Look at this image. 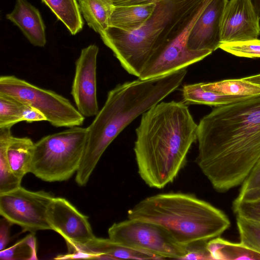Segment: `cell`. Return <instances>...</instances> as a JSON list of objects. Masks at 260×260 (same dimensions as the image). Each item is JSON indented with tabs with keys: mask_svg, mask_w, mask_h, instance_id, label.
Masks as SVG:
<instances>
[{
	"mask_svg": "<svg viewBox=\"0 0 260 260\" xmlns=\"http://www.w3.org/2000/svg\"><path fill=\"white\" fill-rule=\"evenodd\" d=\"M196 162L213 188L241 185L260 160V94L215 107L200 121Z\"/></svg>",
	"mask_w": 260,
	"mask_h": 260,
	"instance_id": "cell-1",
	"label": "cell"
},
{
	"mask_svg": "<svg viewBox=\"0 0 260 260\" xmlns=\"http://www.w3.org/2000/svg\"><path fill=\"white\" fill-rule=\"evenodd\" d=\"M197 124L183 102H159L142 114L136 130L134 153L138 172L149 187L173 182L197 140Z\"/></svg>",
	"mask_w": 260,
	"mask_h": 260,
	"instance_id": "cell-2",
	"label": "cell"
},
{
	"mask_svg": "<svg viewBox=\"0 0 260 260\" xmlns=\"http://www.w3.org/2000/svg\"><path fill=\"white\" fill-rule=\"evenodd\" d=\"M186 68L152 79L118 84L87 127L83 156L75 181L85 185L101 156L118 135L135 119L160 102L181 85Z\"/></svg>",
	"mask_w": 260,
	"mask_h": 260,
	"instance_id": "cell-3",
	"label": "cell"
},
{
	"mask_svg": "<svg viewBox=\"0 0 260 260\" xmlns=\"http://www.w3.org/2000/svg\"><path fill=\"white\" fill-rule=\"evenodd\" d=\"M127 217L157 224L178 243L187 247L219 237L231 225L221 210L182 192L147 197L128 210Z\"/></svg>",
	"mask_w": 260,
	"mask_h": 260,
	"instance_id": "cell-4",
	"label": "cell"
},
{
	"mask_svg": "<svg viewBox=\"0 0 260 260\" xmlns=\"http://www.w3.org/2000/svg\"><path fill=\"white\" fill-rule=\"evenodd\" d=\"M212 0H113L115 6L154 2L150 17L139 28L127 32L115 30L119 53L135 64H146L153 54L175 38L197 12Z\"/></svg>",
	"mask_w": 260,
	"mask_h": 260,
	"instance_id": "cell-5",
	"label": "cell"
},
{
	"mask_svg": "<svg viewBox=\"0 0 260 260\" xmlns=\"http://www.w3.org/2000/svg\"><path fill=\"white\" fill-rule=\"evenodd\" d=\"M87 134V127L77 126L41 138L35 143L30 173L48 182L71 178L80 166Z\"/></svg>",
	"mask_w": 260,
	"mask_h": 260,
	"instance_id": "cell-6",
	"label": "cell"
},
{
	"mask_svg": "<svg viewBox=\"0 0 260 260\" xmlns=\"http://www.w3.org/2000/svg\"><path fill=\"white\" fill-rule=\"evenodd\" d=\"M0 93L37 109L55 127L81 126L85 119L68 99L13 75L1 76Z\"/></svg>",
	"mask_w": 260,
	"mask_h": 260,
	"instance_id": "cell-7",
	"label": "cell"
},
{
	"mask_svg": "<svg viewBox=\"0 0 260 260\" xmlns=\"http://www.w3.org/2000/svg\"><path fill=\"white\" fill-rule=\"evenodd\" d=\"M108 233L116 242L161 259H182L188 251V246L178 243L162 228L148 221L128 218L113 223Z\"/></svg>",
	"mask_w": 260,
	"mask_h": 260,
	"instance_id": "cell-8",
	"label": "cell"
},
{
	"mask_svg": "<svg viewBox=\"0 0 260 260\" xmlns=\"http://www.w3.org/2000/svg\"><path fill=\"white\" fill-rule=\"evenodd\" d=\"M53 198L49 192L31 191L21 186L0 194V214L23 232L36 234L40 230H51L47 211Z\"/></svg>",
	"mask_w": 260,
	"mask_h": 260,
	"instance_id": "cell-9",
	"label": "cell"
},
{
	"mask_svg": "<svg viewBox=\"0 0 260 260\" xmlns=\"http://www.w3.org/2000/svg\"><path fill=\"white\" fill-rule=\"evenodd\" d=\"M202 7L187 24L172 40L156 51L150 58L139 79L145 80L162 76L198 62L212 52L210 50L194 51L187 47L190 32L196 21L208 5Z\"/></svg>",
	"mask_w": 260,
	"mask_h": 260,
	"instance_id": "cell-10",
	"label": "cell"
},
{
	"mask_svg": "<svg viewBox=\"0 0 260 260\" xmlns=\"http://www.w3.org/2000/svg\"><path fill=\"white\" fill-rule=\"evenodd\" d=\"M47 218L51 230L66 241L68 253L76 252L95 238L88 217L64 198H53L47 209Z\"/></svg>",
	"mask_w": 260,
	"mask_h": 260,
	"instance_id": "cell-11",
	"label": "cell"
},
{
	"mask_svg": "<svg viewBox=\"0 0 260 260\" xmlns=\"http://www.w3.org/2000/svg\"><path fill=\"white\" fill-rule=\"evenodd\" d=\"M99 47L92 44L83 48L75 62L71 93L78 110L85 117L99 111L96 94V62Z\"/></svg>",
	"mask_w": 260,
	"mask_h": 260,
	"instance_id": "cell-12",
	"label": "cell"
},
{
	"mask_svg": "<svg viewBox=\"0 0 260 260\" xmlns=\"http://www.w3.org/2000/svg\"><path fill=\"white\" fill-rule=\"evenodd\" d=\"M260 18L250 0H230L221 26V43L257 39Z\"/></svg>",
	"mask_w": 260,
	"mask_h": 260,
	"instance_id": "cell-13",
	"label": "cell"
},
{
	"mask_svg": "<svg viewBox=\"0 0 260 260\" xmlns=\"http://www.w3.org/2000/svg\"><path fill=\"white\" fill-rule=\"evenodd\" d=\"M228 0H212L194 24L187 47L194 51L219 48L222 15Z\"/></svg>",
	"mask_w": 260,
	"mask_h": 260,
	"instance_id": "cell-14",
	"label": "cell"
},
{
	"mask_svg": "<svg viewBox=\"0 0 260 260\" xmlns=\"http://www.w3.org/2000/svg\"><path fill=\"white\" fill-rule=\"evenodd\" d=\"M6 18L16 25L34 46L46 44L45 26L39 10L26 0H16L13 11Z\"/></svg>",
	"mask_w": 260,
	"mask_h": 260,
	"instance_id": "cell-15",
	"label": "cell"
},
{
	"mask_svg": "<svg viewBox=\"0 0 260 260\" xmlns=\"http://www.w3.org/2000/svg\"><path fill=\"white\" fill-rule=\"evenodd\" d=\"M76 252L85 253L87 258L90 259H161L156 255L131 248L116 242L109 238H101L95 237Z\"/></svg>",
	"mask_w": 260,
	"mask_h": 260,
	"instance_id": "cell-16",
	"label": "cell"
},
{
	"mask_svg": "<svg viewBox=\"0 0 260 260\" xmlns=\"http://www.w3.org/2000/svg\"><path fill=\"white\" fill-rule=\"evenodd\" d=\"M155 7L154 2L115 6L110 26L127 32L138 29L150 17Z\"/></svg>",
	"mask_w": 260,
	"mask_h": 260,
	"instance_id": "cell-17",
	"label": "cell"
},
{
	"mask_svg": "<svg viewBox=\"0 0 260 260\" xmlns=\"http://www.w3.org/2000/svg\"><path fill=\"white\" fill-rule=\"evenodd\" d=\"M35 143L28 137L11 138L7 147V158L11 171L20 179L30 172Z\"/></svg>",
	"mask_w": 260,
	"mask_h": 260,
	"instance_id": "cell-18",
	"label": "cell"
},
{
	"mask_svg": "<svg viewBox=\"0 0 260 260\" xmlns=\"http://www.w3.org/2000/svg\"><path fill=\"white\" fill-rule=\"evenodd\" d=\"M80 12L87 25L100 34L110 26L113 0H78Z\"/></svg>",
	"mask_w": 260,
	"mask_h": 260,
	"instance_id": "cell-19",
	"label": "cell"
},
{
	"mask_svg": "<svg viewBox=\"0 0 260 260\" xmlns=\"http://www.w3.org/2000/svg\"><path fill=\"white\" fill-rule=\"evenodd\" d=\"M206 247L213 259L260 260V253L241 242H232L219 237L208 241Z\"/></svg>",
	"mask_w": 260,
	"mask_h": 260,
	"instance_id": "cell-20",
	"label": "cell"
},
{
	"mask_svg": "<svg viewBox=\"0 0 260 260\" xmlns=\"http://www.w3.org/2000/svg\"><path fill=\"white\" fill-rule=\"evenodd\" d=\"M202 84V82L183 86L182 96L185 103L217 107L250 96L221 94L203 89Z\"/></svg>",
	"mask_w": 260,
	"mask_h": 260,
	"instance_id": "cell-21",
	"label": "cell"
},
{
	"mask_svg": "<svg viewBox=\"0 0 260 260\" xmlns=\"http://www.w3.org/2000/svg\"><path fill=\"white\" fill-rule=\"evenodd\" d=\"M72 35L80 31L83 26L77 0H42Z\"/></svg>",
	"mask_w": 260,
	"mask_h": 260,
	"instance_id": "cell-22",
	"label": "cell"
},
{
	"mask_svg": "<svg viewBox=\"0 0 260 260\" xmlns=\"http://www.w3.org/2000/svg\"><path fill=\"white\" fill-rule=\"evenodd\" d=\"M12 136L11 127L0 128V194L21 186L22 180L12 172L7 158V147Z\"/></svg>",
	"mask_w": 260,
	"mask_h": 260,
	"instance_id": "cell-23",
	"label": "cell"
},
{
	"mask_svg": "<svg viewBox=\"0 0 260 260\" xmlns=\"http://www.w3.org/2000/svg\"><path fill=\"white\" fill-rule=\"evenodd\" d=\"M203 89L225 95L253 96L260 94V86L240 79H229L215 82L203 83Z\"/></svg>",
	"mask_w": 260,
	"mask_h": 260,
	"instance_id": "cell-24",
	"label": "cell"
},
{
	"mask_svg": "<svg viewBox=\"0 0 260 260\" xmlns=\"http://www.w3.org/2000/svg\"><path fill=\"white\" fill-rule=\"evenodd\" d=\"M35 234L29 233L13 246L0 251L1 260L37 259Z\"/></svg>",
	"mask_w": 260,
	"mask_h": 260,
	"instance_id": "cell-25",
	"label": "cell"
},
{
	"mask_svg": "<svg viewBox=\"0 0 260 260\" xmlns=\"http://www.w3.org/2000/svg\"><path fill=\"white\" fill-rule=\"evenodd\" d=\"M24 104L0 93V128L12 127L23 121Z\"/></svg>",
	"mask_w": 260,
	"mask_h": 260,
	"instance_id": "cell-26",
	"label": "cell"
},
{
	"mask_svg": "<svg viewBox=\"0 0 260 260\" xmlns=\"http://www.w3.org/2000/svg\"><path fill=\"white\" fill-rule=\"evenodd\" d=\"M240 242L260 253V222L236 216Z\"/></svg>",
	"mask_w": 260,
	"mask_h": 260,
	"instance_id": "cell-27",
	"label": "cell"
},
{
	"mask_svg": "<svg viewBox=\"0 0 260 260\" xmlns=\"http://www.w3.org/2000/svg\"><path fill=\"white\" fill-rule=\"evenodd\" d=\"M219 48L237 56L260 57V40L258 39L222 43Z\"/></svg>",
	"mask_w": 260,
	"mask_h": 260,
	"instance_id": "cell-28",
	"label": "cell"
},
{
	"mask_svg": "<svg viewBox=\"0 0 260 260\" xmlns=\"http://www.w3.org/2000/svg\"><path fill=\"white\" fill-rule=\"evenodd\" d=\"M260 192V160L241 185L237 197L234 202L251 199Z\"/></svg>",
	"mask_w": 260,
	"mask_h": 260,
	"instance_id": "cell-29",
	"label": "cell"
},
{
	"mask_svg": "<svg viewBox=\"0 0 260 260\" xmlns=\"http://www.w3.org/2000/svg\"><path fill=\"white\" fill-rule=\"evenodd\" d=\"M232 208L236 216L260 222V192L251 199L233 201Z\"/></svg>",
	"mask_w": 260,
	"mask_h": 260,
	"instance_id": "cell-30",
	"label": "cell"
},
{
	"mask_svg": "<svg viewBox=\"0 0 260 260\" xmlns=\"http://www.w3.org/2000/svg\"><path fill=\"white\" fill-rule=\"evenodd\" d=\"M207 243H199L188 246L187 252L182 259L212 260L206 247Z\"/></svg>",
	"mask_w": 260,
	"mask_h": 260,
	"instance_id": "cell-31",
	"label": "cell"
},
{
	"mask_svg": "<svg viewBox=\"0 0 260 260\" xmlns=\"http://www.w3.org/2000/svg\"><path fill=\"white\" fill-rule=\"evenodd\" d=\"M23 104V121L28 123L46 121L45 116L39 110L28 104Z\"/></svg>",
	"mask_w": 260,
	"mask_h": 260,
	"instance_id": "cell-32",
	"label": "cell"
},
{
	"mask_svg": "<svg viewBox=\"0 0 260 260\" xmlns=\"http://www.w3.org/2000/svg\"><path fill=\"white\" fill-rule=\"evenodd\" d=\"M12 224L5 218L0 219V251L6 248L10 241V228Z\"/></svg>",
	"mask_w": 260,
	"mask_h": 260,
	"instance_id": "cell-33",
	"label": "cell"
},
{
	"mask_svg": "<svg viewBox=\"0 0 260 260\" xmlns=\"http://www.w3.org/2000/svg\"><path fill=\"white\" fill-rule=\"evenodd\" d=\"M242 79L260 86V74L245 77Z\"/></svg>",
	"mask_w": 260,
	"mask_h": 260,
	"instance_id": "cell-34",
	"label": "cell"
},
{
	"mask_svg": "<svg viewBox=\"0 0 260 260\" xmlns=\"http://www.w3.org/2000/svg\"><path fill=\"white\" fill-rule=\"evenodd\" d=\"M259 17L260 18V0H250Z\"/></svg>",
	"mask_w": 260,
	"mask_h": 260,
	"instance_id": "cell-35",
	"label": "cell"
}]
</instances>
